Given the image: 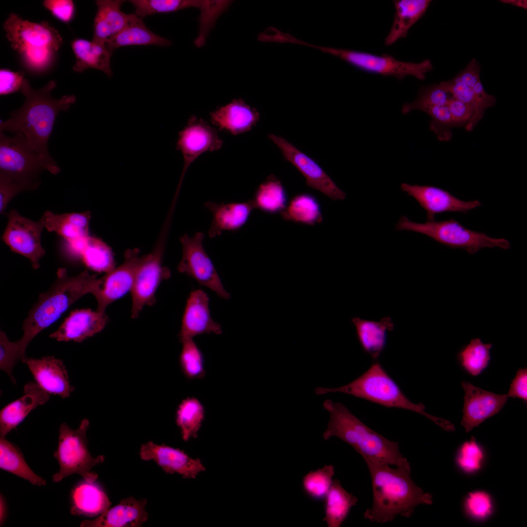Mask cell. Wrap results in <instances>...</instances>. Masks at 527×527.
I'll list each match as a JSON object with an SVG mask.
<instances>
[{
  "instance_id": "cell-25",
  "label": "cell",
  "mask_w": 527,
  "mask_h": 527,
  "mask_svg": "<svg viewBox=\"0 0 527 527\" xmlns=\"http://www.w3.org/2000/svg\"><path fill=\"white\" fill-rule=\"evenodd\" d=\"M204 206L212 219L208 235L213 238L225 231H237L247 222L255 207L252 200L242 203H218L207 202Z\"/></svg>"
},
{
  "instance_id": "cell-46",
  "label": "cell",
  "mask_w": 527,
  "mask_h": 527,
  "mask_svg": "<svg viewBox=\"0 0 527 527\" xmlns=\"http://www.w3.org/2000/svg\"><path fill=\"white\" fill-rule=\"evenodd\" d=\"M182 349L180 364L184 375L188 379L202 378L205 373L202 352L192 338L181 342Z\"/></svg>"
},
{
  "instance_id": "cell-3",
  "label": "cell",
  "mask_w": 527,
  "mask_h": 527,
  "mask_svg": "<svg viewBox=\"0 0 527 527\" xmlns=\"http://www.w3.org/2000/svg\"><path fill=\"white\" fill-rule=\"evenodd\" d=\"M101 281L96 274L85 270L75 276L60 268L57 278L49 289L41 293L22 324L23 334L15 342L20 360L26 358L25 351L33 339L56 322L74 303L87 293L93 294Z\"/></svg>"
},
{
  "instance_id": "cell-53",
  "label": "cell",
  "mask_w": 527,
  "mask_h": 527,
  "mask_svg": "<svg viewBox=\"0 0 527 527\" xmlns=\"http://www.w3.org/2000/svg\"><path fill=\"white\" fill-rule=\"evenodd\" d=\"M23 72H13L8 69L0 70V94H11L20 90L24 81Z\"/></svg>"
},
{
  "instance_id": "cell-35",
  "label": "cell",
  "mask_w": 527,
  "mask_h": 527,
  "mask_svg": "<svg viewBox=\"0 0 527 527\" xmlns=\"http://www.w3.org/2000/svg\"><path fill=\"white\" fill-rule=\"evenodd\" d=\"M284 220L309 225L321 223L323 220L320 204L312 194H297L288 202L280 213Z\"/></svg>"
},
{
  "instance_id": "cell-41",
  "label": "cell",
  "mask_w": 527,
  "mask_h": 527,
  "mask_svg": "<svg viewBox=\"0 0 527 527\" xmlns=\"http://www.w3.org/2000/svg\"><path fill=\"white\" fill-rule=\"evenodd\" d=\"M493 345L484 343L479 338L472 339L458 354L461 366L473 376L479 375L488 366Z\"/></svg>"
},
{
  "instance_id": "cell-33",
  "label": "cell",
  "mask_w": 527,
  "mask_h": 527,
  "mask_svg": "<svg viewBox=\"0 0 527 527\" xmlns=\"http://www.w3.org/2000/svg\"><path fill=\"white\" fill-rule=\"evenodd\" d=\"M71 47L76 59L73 66L75 71L82 72L93 68L103 71L109 77L112 76L110 66L112 55L105 44L78 39L72 42Z\"/></svg>"
},
{
  "instance_id": "cell-30",
  "label": "cell",
  "mask_w": 527,
  "mask_h": 527,
  "mask_svg": "<svg viewBox=\"0 0 527 527\" xmlns=\"http://www.w3.org/2000/svg\"><path fill=\"white\" fill-rule=\"evenodd\" d=\"M171 41L150 31L142 19L134 14L128 24L121 31L109 38L105 43L107 50L112 55L113 51L119 47L129 45H170Z\"/></svg>"
},
{
  "instance_id": "cell-2",
  "label": "cell",
  "mask_w": 527,
  "mask_h": 527,
  "mask_svg": "<svg viewBox=\"0 0 527 527\" xmlns=\"http://www.w3.org/2000/svg\"><path fill=\"white\" fill-rule=\"evenodd\" d=\"M56 83L51 81L40 89H34L24 79L20 88L25 97L22 105L10 113V118L0 122V131L22 134L32 148L44 160L56 162L50 156L47 143L59 113L67 111L75 103L74 95H64L59 99L51 96Z\"/></svg>"
},
{
  "instance_id": "cell-15",
  "label": "cell",
  "mask_w": 527,
  "mask_h": 527,
  "mask_svg": "<svg viewBox=\"0 0 527 527\" xmlns=\"http://www.w3.org/2000/svg\"><path fill=\"white\" fill-rule=\"evenodd\" d=\"M268 138L279 147L284 159L293 164L303 175L308 186L321 192L333 200L345 199V193L312 159L282 137L270 134Z\"/></svg>"
},
{
  "instance_id": "cell-40",
  "label": "cell",
  "mask_w": 527,
  "mask_h": 527,
  "mask_svg": "<svg viewBox=\"0 0 527 527\" xmlns=\"http://www.w3.org/2000/svg\"><path fill=\"white\" fill-rule=\"evenodd\" d=\"M80 259L88 268L98 272L107 273L115 267L111 249L96 237H87Z\"/></svg>"
},
{
  "instance_id": "cell-21",
  "label": "cell",
  "mask_w": 527,
  "mask_h": 527,
  "mask_svg": "<svg viewBox=\"0 0 527 527\" xmlns=\"http://www.w3.org/2000/svg\"><path fill=\"white\" fill-rule=\"evenodd\" d=\"M23 362L27 365L36 383L48 393L66 398L75 389L61 360L47 356L41 359L26 358Z\"/></svg>"
},
{
  "instance_id": "cell-28",
  "label": "cell",
  "mask_w": 527,
  "mask_h": 527,
  "mask_svg": "<svg viewBox=\"0 0 527 527\" xmlns=\"http://www.w3.org/2000/svg\"><path fill=\"white\" fill-rule=\"evenodd\" d=\"M122 0H98L94 21L92 41L105 44L106 41L124 28L134 14H127L121 9Z\"/></svg>"
},
{
  "instance_id": "cell-51",
  "label": "cell",
  "mask_w": 527,
  "mask_h": 527,
  "mask_svg": "<svg viewBox=\"0 0 527 527\" xmlns=\"http://www.w3.org/2000/svg\"><path fill=\"white\" fill-rule=\"evenodd\" d=\"M20 360L17 345L8 339L5 333L0 332V368L8 375L11 380L16 384L12 372L16 362Z\"/></svg>"
},
{
  "instance_id": "cell-29",
  "label": "cell",
  "mask_w": 527,
  "mask_h": 527,
  "mask_svg": "<svg viewBox=\"0 0 527 527\" xmlns=\"http://www.w3.org/2000/svg\"><path fill=\"white\" fill-rule=\"evenodd\" d=\"M351 322L362 348L373 360H377L385 348L387 332L394 329L391 319L385 317L380 321H374L355 317Z\"/></svg>"
},
{
  "instance_id": "cell-34",
  "label": "cell",
  "mask_w": 527,
  "mask_h": 527,
  "mask_svg": "<svg viewBox=\"0 0 527 527\" xmlns=\"http://www.w3.org/2000/svg\"><path fill=\"white\" fill-rule=\"evenodd\" d=\"M358 502L357 498L345 489L340 481L333 480L325 498V516L323 520L328 527H340L347 517L351 507Z\"/></svg>"
},
{
  "instance_id": "cell-17",
  "label": "cell",
  "mask_w": 527,
  "mask_h": 527,
  "mask_svg": "<svg viewBox=\"0 0 527 527\" xmlns=\"http://www.w3.org/2000/svg\"><path fill=\"white\" fill-rule=\"evenodd\" d=\"M401 190L414 198L426 212L427 221L435 220L437 214L445 212L466 214L482 205L478 200H462L447 190L431 185L402 183Z\"/></svg>"
},
{
  "instance_id": "cell-42",
  "label": "cell",
  "mask_w": 527,
  "mask_h": 527,
  "mask_svg": "<svg viewBox=\"0 0 527 527\" xmlns=\"http://www.w3.org/2000/svg\"><path fill=\"white\" fill-rule=\"evenodd\" d=\"M452 97L467 104L472 109L473 116L465 126L471 131L483 117L488 107L476 95L472 90L455 76L447 81H443Z\"/></svg>"
},
{
  "instance_id": "cell-52",
  "label": "cell",
  "mask_w": 527,
  "mask_h": 527,
  "mask_svg": "<svg viewBox=\"0 0 527 527\" xmlns=\"http://www.w3.org/2000/svg\"><path fill=\"white\" fill-rule=\"evenodd\" d=\"M44 7L59 20L69 22L73 17L75 6L71 0H45Z\"/></svg>"
},
{
  "instance_id": "cell-11",
  "label": "cell",
  "mask_w": 527,
  "mask_h": 527,
  "mask_svg": "<svg viewBox=\"0 0 527 527\" xmlns=\"http://www.w3.org/2000/svg\"><path fill=\"white\" fill-rule=\"evenodd\" d=\"M204 234L198 232L190 237L185 234L180 237L182 257L178 264L179 272L194 279L201 285L212 290L224 300L230 298L225 289L211 259L203 245Z\"/></svg>"
},
{
  "instance_id": "cell-50",
  "label": "cell",
  "mask_w": 527,
  "mask_h": 527,
  "mask_svg": "<svg viewBox=\"0 0 527 527\" xmlns=\"http://www.w3.org/2000/svg\"><path fill=\"white\" fill-rule=\"evenodd\" d=\"M465 507L467 513L471 517L477 519H484L492 511L491 498L485 491H473L466 497Z\"/></svg>"
},
{
  "instance_id": "cell-6",
  "label": "cell",
  "mask_w": 527,
  "mask_h": 527,
  "mask_svg": "<svg viewBox=\"0 0 527 527\" xmlns=\"http://www.w3.org/2000/svg\"><path fill=\"white\" fill-rule=\"evenodd\" d=\"M395 226L397 230L423 234L441 244L452 248L462 249L470 254H475L486 247H499L507 250L511 247L507 240L490 237L485 233L469 229L453 218L418 223L410 221L405 216H402Z\"/></svg>"
},
{
  "instance_id": "cell-56",
  "label": "cell",
  "mask_w": 527,
  "mask_h": 527,
  "mask_svg": "<svg viewBox=\"0 0 527 527\" xmlns=\"http://www.w3.org/2000/svg\"><path fill=\"white\" fill-rule=\"evenodd\" d=\"M8 515L7 504L4 496L1 493L0 495V526H2L5 523Z\"/></svg>"
},
{
  "instance_id": "cell-57",
  "label": "cell",
  "mask_w": 527,
  "mask_h": 527,
  "mask_svg": "<svg viewBox=\"0 0 527 527\" xmlns=\"http://www.w3.org/2000/svg\"><path fill=\"white\" fill-rule=\"evenodd\" d=\"M503 3L510 4L524 9H527V1L525 0H502Z\"/></svg>"
},
{
  "instance_id": "cell-7",
  "label": "cell",
  "mask_w": 527,
  "mask_h": 527,
  "mask_svg": "<svg viewBox=\"0 0 527 527\" xmlns=\"http://www.w3.org/2000/svg\"><path fill=\"white\" fill-rule=\"evenodd\" d=\"M89 426L87 419H82L78 428L74 429L65 423L59 429V441L53 454L58 461L60 469L52 476V481L58 483L67 476L79 474L87 482H94L98 474L92 471L95 466L103 463L105 457H93L88 449L86 431Z\"/></svg>"
},
{
  "instance_id": "cell-26",
  "label": "cell",
  "mask_w": 527,
  "mask_h": 527,
  "mask_svg": "<svg viewBox=\"0 0 527 527\" xmlns=\"http://www.w3.org/2000/svg\"><path fill=\"white\" fill-rule=\"evenodd\" d=\"M212 123L220 130L238 135L250 131L260 120V114L241 99H235L210 114Z\"/></svg>"
},
{
  "instance_id": "cell-39",
  "label": "cell",
  "mask_w": 527,
  "mask_h": 527,
  "mask_svg": "<svg viewBox=\"0 0 527 527\" xmlns=\"http://www.w3.org/2000/svg\"><path fill=\"white\" fill-rule=\"evenodd\" d=\"M204 416L203 407L197 399L188 397L182 401L176 411V422L183 441L197 437Z\"/></svg>"
},
{
  "instance_id": "cell-14",
  "label": "cell",
  "mask_w": 527,
  "mask_h": 527,
  "mask_svg": "<svg viewBox=\"0 0 527 527\" xmlns=\"http://www.w3.org/2000/svg\"><path fill=\"white\" fill-rule=\"evenodd\" d=\"M222 139L217 130L203 119L191 116L186 125L179 132L176 148L182 155L184 164L175 196H178L185 173L191 164L202 154L221 148Z\"/></svg>"
},
{
  "instance_id": "cell-27",
  "label": "cell",
  "mask_w": 527,
  "mask_h": 527,
  "mask_svg": "<svg viewBox=\"0 0 527 527\" xmlns=\"http://www.w3.org/2000/svg\"><path fill=\"white\" fill-rule=\"evenodd\" d=\"M71 513L89 518L98 517L111 507V502L101 486L83 479L72 487L70 494Z\"/></svg>"
},
{
  "instance_id": "cell-47",
  "label": "cell",
  "mask_w": 527,
  "mask_h": 527,
  "mask_svg": "<svg viewBox=\"0 0 527 527\" xmlns=\"http://www.w3.org/2000/svg\"><path fill=\"white\" fill-rule=\"evenodd\" d=\"M480 65L475 59H472L457 76L459 80L471 88L476 95L488 107L493 106L496 99L485 90L480 77Z\"/></svg>"
},
{
  "instance_id": "cell-54",
  "label": "cell",
  "mask_w": 527,
  "mask_h": 527,
  "mask_svg": "<svg viewBox=\"0 0 527 527\" xmlns=\"http://www.w3.org/2000/svg\"><path fill=\"white\" fill-rule=\"evenodd\" d=\"M447 105L455 127L466 126L469 122L473 112L467 104L452 97Z\"/></svg>"
},
{
  "instance_id": "cell-1",
  "label": "cell",
  "mask_w": 527,
  "mask_h": 527,
  "mask_svg": "<svg viewBox=\"0 0 527 527\" xmlns=\"http://www.w3.org/2000/svg\"><path fill=\"white\" fill-rule=\"evenodd\" d=\"M370 475L373 499L364 513L371 523L384 524L398 516L410 517L420 505H431L432 496L413 481L409 463L391 467L364 460Z\"/></svg>"
},
{
  "instance_id": "cell-18",
  "label": "cell",
  "mask_w": 527,
  "mask_h": 527,
  "mask_svg": "<svg viewBox=\"0 0 527 527\" xmlns=\"http://www.w3.org/2000/svg\"><path fill=\"white\" fill-rule=\"evenodd\" d=\"M461 385L465 395L461 425L466 432L499 413L508 397L506 394H497L485 390L469 382L463 381Z\"/></svg>"
},
{
  "instance_id": "cell-55",
  "label": "cell",
  "mask_w": 527,
  "mask_h": 527,
  "mask_svg": "<svg viewBox=\"0 0 527 527\" xmlns=\"http://www.w3.org/2000/svg\"><path fill=\"white\" fill-rule=\"evenodd\" d=\"M507 396L518 398L527 402V368H519L515 378L511 381Z\"/></svg>"
},
{
  "instance_id": "cell-19",
  "label": "cell",
  "mask_w": 527,
  "mask_h": 527,
  "mask_svg": "<svg viewBox=\"0 0 527 527\" xmlns=\"http://www.w3.org/2000/svg\"><path fill=\"white\" fill-rule=\"evenodd\" d=\"M139 454L143 460L154 461L166 473H177L183 478H195L205 470L199 458L192 459L184 451L164 444L159 445L149 441L142 444Z\"/></svg>"
},
{
  "instance_id": "cell-43",
  "label": "cell",
  "mask_w": 527,
  "mask_h": 527,
  "mask_svg": "<svg viewBox=\"0 0 527 527\" xmlns=\"http://www.w3.org/2000/svg\"><path fill=\"white\" fill-rule=\"evenodd\" d=\"M451 98L443 81L423 86L419 88L417 97L414 101L403 105L402 112L407 114L416 110L425 112L431 107L446 104Z\"/></svg>"
},
{
  "instance_id": "cell-31",
  "label": "cell",
  "mask_w": 527,
  "mask_h": 527,
  "mask_svg": "<svg viewBox=\"0 0 527 527\" xmlns=\"http://www.w3.org/2000/svg\"><path fill=\"white\" fill-rule=\"evenodd\" d=\"M430 0H394L395 16L391 29L385 39L389 46L406 36L410 28L425 14Z\"/></svg>"
},
{
  "instance_id": "cell-16",
  "label": "cell",
  "mask_w": 527,
  "mask_h": 527,
  "mask_svg": "<svg viewBox=\"0 0 527 527\" xmlns=\"http://www.w3.org/2000/svg\"><path fill=\"white\" fill-rule=\"evenodd\" d=\"M144 255L137 249H129L124 254L123 262L101 278L93 294L98 303L97 311L105 313L106 307L130 291L137 270Z\"/></svg>"
},
{
  "instance_id": "cell-32",
  "label": "cell",
  "mask_w": 527,
  "mask_h": 527,
  "mask_svg": "<svg viewBox=\"0 0 527 527\" xmlns=\"http://www.w3.org/2000/svg\"><path fill=\"white\" fill-rule=\"evenodd\" d=\"M91 218L88 211L56 214L49 210L45 211L41 217L45 228L48 231L55 232L66 241L89 236Z\"/></svg>"
},
{
  "instance_id": "cell-4",
  "label": "cell",
  "mask_w": 527,
  "mask_h": 527,
  "mask_svg": "<svg viewBox=\"0 0 527 527\" xmlns=\"http://www.w3.org/2000/svg\"><path fill=\"white\" fill-rule=\"evenodd\" d=\"M324 408L330 414L325 440L336 437L351 446L364 460L399 466L409 463L400 451L399 443L373 430L343 404L326 400Z\"/></svg>"
},
{
  "instance_id": "cell-49",
  "label": "cell",
  "mask_w": 527,
  "mask_h": 527,
  "mask_svg": "<svg viewBox=\"0 0 527 527\" xmlns=\"http://www.w3.org/2000/svg\"><path fill=\"white\" fill-rule=\"evenodd\" d=\"M484 452L482 447L472 437L465 442L459 448L457 462L459 466L465 472L472 473L482 466L484 459Z\"/></svg>"
},
{
  "instance_id": "cell-12",
  "label": "cell",
  "mask_w": 527,
  "mask_h": 527,
  "mask_svg": "<svg viewBox=\"0 0 527 527\" xmlns=\"http://www.w3.org/2000/svg\"><path fill=\"white\" fill-rule=\"evenodd\" d=\"M3 28L12 48L20 55L47 48L57 52L63 43L59 32L46 21L33 22L11 13L3 22Z\"/></svg>"
},
{
  "instance_id": "cell-10",
  "label": "cell",
  "mask_w": 527,
  "mask_h": 527,
  "mask_svg": "<svg viewBox=\"0 0 527 527\" xmlns=\"http://www.w3.org/2000/svg\"><path fill=\"white\" fill-rule=\"evenodd\" d=\"M43 170L54 175L60 171L56 164L41 158L22 134L9 137L0 132V172L37 179L38 174Z\"/></svg>"
},
{
  "instance_id": "cell-48",
  "label": "cell",
  "mask_w": 527,
  "mask_h": 527,
  "mask_svg": "<svg viewBox=\"0 0 527 527\" xmlns=\"http://www.w3.org/2000/svg\"><path fill=\"white\" fill-rule=\"evenodd\" d=\"M447 104L431 107L425 112L431 118L430 129L441 141L450 140L451 128L455 127Z\"/></svg>"
},
{
  "instance_id": "cell-22",
  "label": "cell",
  "mask_w": 527,
  "mask_h": 527,
  "mask_svg": "<svg viewBox=\"0 0 527 527\" xmlns=\"http://www.w3.org/2000/svg\"><path fill=\"white\" fill-rule=\"evenodd\" d=\"M108 317L105 313L90 308L71 311L59 328L49 335L58 341L81 343L103 330Z\"/></svg>"
},
{
  "instance_id": "cell-5",
  "label": "cell",
  "mask_w": 527,
  "mask_h": 527,
  "mask_svg": "<svg viewBox=\"0 0 527 527\" xmlns=\"http://www.w3.org/2000/svg\"><path fill=\"white\" fill-rule=\"evenodd\" d=\"M318 395L340 392L352 395L387 407L411 411L425 416L443 429L455 430L449 421L430 415L425 411L422 403L415 404L403 392L397 384L378 362H375L361 375L351 383L335 388L318 387L315 389Z\"/></svg>"
},
{
  "instance_id": "cell-24",
  "label": "cell",
  "mask_w": 527,
  "mask_h": 527,
  "mask_svg": "<svg viewBox=\"0 0 527 527\" xmlns=\"http://www.w3.org/2000/svg\"><path fill=\"white\" fill-rule=\"evenodd\" d=\"M50 394L36 382H29L24 386L22 396L4 406L0 412V436H5L38 406L45 404Z\"/></svg>"
},
{
  "instance_id": "cell-45",
  "label": "cell",
  "mask_w": 527,
  "mask_h": 527,
  "mask_svg": "<svg viewBox=\"0 0 527 527\" xmlns=\"http://www.w3.org/2000/svg\"><path fill=\"white\" fill-rule=\"evenodd\" d=\"M37 179L27 178L0 172V212L2 214L10 201L21 192L36 189Z\"/></svg>"
},
{
  "instance_id": "cell-36",
  "label": "cell",
  "mask_w": 527,
  "mask_h": 527,
  "mask_svg": "<svg viewBox=\"0 0 527 527\" xmlns=\"http://www.w3.org/2000/svg\"><path fill=\"white\" fill-rule=\"evenodd\" d=\"M0 468L34 485H46V480L36 474L27 465L20 448L5 437L0 438Z\"/></svg>"
},
{
  "instance_id": "cell-9",
  "label": "cell",
  "mask_w": 527,
  "mask_h": 527,
  "mask_svg": "<svg viewBox=\"0 0 527 527\" xmlns=\"http://www.w3.org/2000/svg\"><path fill=\"white\" fill-rule=\"evenodd\" d=\"M168 227V223L165 222L154 249L144 255L137 270L130 291L132 301L131 316L133 319L139 316L145 305L155 304V293L159 284L170 277L169 269L162 266Z\"/></svg>"
},
{
  "instance_id": "cell-13",
  "label": "cell",
  "mask_w": 527,
  "mask_h": 527,
  "mask_svg": "<svg viewBox=\"0 0 527 527\" xmlns=\"http://www.w3.org/2000/svg\"><path fill=\"white\" fill-rule=\"evenodd\" d=\"M6 214L8 223L1 236L2 241L13 252L28 259L34 269H38L40 260L45 253L41 243L45 228L43 220L41 218L38 221H32L15 209Z\"/></svg>"
},
{
  "instance_id": "cell-8",
  "label": "cell",
  "mask_w": 527,
  "mask_h": 527,
  "mask_svg": "<svg viewBox=\"0 0 527 527\" xmlns=\"http://www.w3.org/2000/svg\"><path fill=\"white\" fill-rule=\"evenodd\" d=\"M309 46L339 58L360 69L384 76L393 77L399 80L408 76L424 80L426 73L433 68L431 61L427 59L419 63L405 62L386 54L378 56L365 52L311 44Z\"/></svg>"
},
{
  "instance_id": "cell-44",
  "label": "cell",
  "mask_w": 527,
  "mask_h": 527,
  "mask_svg": "<svg viewBox=\"0 0 527 527\" xmlns=\"http://www.w3.org/2000/svg\"><path fill=\"white\" fill-rule=\"evenodd\" d=\"M334 475V467L331 465L310 471L303 478V487L305 493L315 500L325 499L332 485Z\"/></svg>"
},
{
  "instance_id": "cell-38",
  "label": "cell",
  "mask_w": 527,
  "mask_h": 527,
  "mask_svg": "<svg viewBox=\"0 0 527 527\" xmlns=\"http://www.w3.org/2000/svg\"><path fill=\"white\" fill-rule=\"evenodd\" d=\"M135 14L142 19L158 13L175 12L189 7H195L204 13L211 7L210 0H131Z\"/></svg>"
},
{
  "instance_id": "cell-37",
  "label": "cell",
  "mask_w": 527,
  "mask_h": 527,
  "mask_svg": "<svg viewBox=\"0 0 527 527\" xmlns=\"http://www.w3.org/2000/svg\"><path fill=\"white\" fill-rule=\"evenodd\" d=\"M252 201L255 208L271 214L281 213L288 202L284 185L273 175L259 186Z\"/></svg>"
},
{
  "instance_id": "cell-20",
  "label": "cell",
  "mask_w": 527,
  "mask_h": 527,
  "mask_svg": "<svg viewBox=\"0 0 527 527\" xmlns=\"http://www.w3.org/2000/svg\"><path fill=\"white\" fill-rule=\"evenodd\" d=\"M209 298L201 289L192 290L187 299L179 332L181 342L203 334H220L221 326L211 318Z\"/></svg>"
},
{
  "instance_id": "cell-23",
  "label": "cell",
  "mask_w": 527,
  "mask_h": 527,
  "mask_svg": "<svg viewBox=\"0 0 527 527\" xmlns=\"http://www.w3.org/2000/svg\"><path fill=\"white\" fill-rule=\"evenodd\" d=\"M147 500L128 497L92 520H85L81 527H140L148 518Z\"/></svg>"
}]
</instances>
